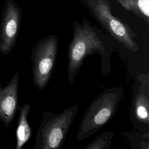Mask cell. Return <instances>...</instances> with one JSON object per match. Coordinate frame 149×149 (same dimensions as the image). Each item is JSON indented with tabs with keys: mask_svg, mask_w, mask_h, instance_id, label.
<instances>
[{
	"mask_svg": "<svg viewBox=\"0 0 149 149\" xmlns=\"http://www.w3.org/2000/svg\"><path fill=\"white\" fill-rule=\"evenodd\" d=\"M123 95V88H108L93 100L79 125L76 140L82 141L104 127L115 115Z\"/></svg>",
	"mask_w": 149,
	"mask_h": 149,
	"instance_id": "2",
	"label": "cell"
},
{
	"mask_svg": "<svg viewBox=\"0 0 149 149\" xmlns=\"http://www.w3.org/2000/svg\"><path fill=\"white\" fill-rule=\"evenodd\" d=\"M113 132L107 131L97 136L83 149H108L112 144Z\"/></svg>",
	"mask_w": 149,
	"mask_h": 149,
	"instance_id": "12",
	"label": "cell"
},
{
	"mask_svg": "<svg viewBox=\"0 0 149 149\" xmlns=\"http://www.w3.org/2000/svg\"><path fill=\"white\" fill-rule=\"evenodd\" d=\"M122 136L127 141L136 140L130 146L132 148H149V133L148 132H122Z\"/></svg>",
	"mask_w": 149,
	"mask_h": 149,
	"instance_id": "11",
	"label": "cell"
},
{
	"mask_svg": "<svg viewBox=\"0 0 149 149\" xmlns=\"http://www.w3.org/2000/svg\"><path fill=\"white\" fill-rule=\"evenodd\" d=\"M58 38L49 35L39 40L31 51V62L34 85L43 90L52 76L58 52Z\"/></svg>",
	"mask_w": 149,
	"mask_h": 149,
	"instance_id": "5",
	"label": "cell"
},
{
	"mask_svg": "<svg viewBox=\"0 0 149 149\" xmlns=\"http://www.w3.org/2000/svg\"><path fill=\"white\" fill-rule=\"evenodd\" d=\"M22 10L15 0H5L0 21V52L8 55L15 47L20 30Z\"/></svg>",
	"mask_w": 149,
	"mask_h": 149,
	"instance_id": "6",
	"label": "cell"
},
{
	"mask_svg": "<svg viewBox=\"0 0 149 149\" xmlns=\"http://www.w3.org/2000/svg\"><path fill=\"white\" fill-rule=\"evenodd\" d=\"M124 9L143 19L149 26V0H116Z\"/></svg>",
	"mask_w": 149,
	"mask_h": 149,
	"instance_id": "10",
	"label": "cell"
},
{
	"mask_svg": "<svg viewBox=\"0 0 149 149\" xmlns=\"http://www.w3.org/2000/svg\"><path fill=\"white\" fill-rule=\"evenodd\" d=\"M113 51L111 40L86 17L81 23L74 20L73 36L68 47V83L73 84L86 58L94 54L101 56V71L107 74L111 70L110 58Z\"/></svg>",
	"mask_w": 149,
	"mask_h": 149,
	"instance_id": "1",
	"label": "cell"
},
{
	"mask_svg": "<svg viewBox=\"0 0 149 149\" xmlns=\"http://www.w3.org/2000/svg\"><path fill=\"white\" fill-rule=\"evenodd\" d=\"M19 72H17L5 87L0 83V121L8 127L19 110Z\"/></svg>",
	"mask_w": 149,
	"mask_h": 149,
	"instance_id": "8",
	"label": "cell"
},
{
	"mask_svg": "<svg viewBox=\"0 0 149 149\" xmlns=\"http://www.w3.org/2000/svg\"><path fill=\"white\" fill-rule=\"evenodd\" d=\"M19 117L16 129L15 149H21L30 140L31 136V129L28 121V116L30 111V105L25 103L19 108Z\"/></svg>",
	"mask_w": 149,
	"mask_h": 149,
	"instance_id": "9",
	"label": "cell"
},
{
	"mask_svg": "<svg viewBox=\"0 0 149 149\" xmlns=\"http://www.w3.org/2000/svg\"><path fill=\"white\" fill-rule=\"evenodd\" d=\"M93 17L115 40L132 52L139 47L136 38L138 35L129 26L113 15L111 3L108 0H83Z\"/></svg>",
	"mask_w": 149,
	"mask_h": 149,
	"instance_id": "4",
	"label": "cell"
},
{
	"mask_svg": "<svg viewBox=\"0 0 149 149\" xmlns=\"http://www.w3.org/2000/svg\"><path fill=\"white\" fill-rule=\"evenodd\" d=\"M78 110L79 106L76 103L59 113L49 111L44 112L33 148H61L65 141Z\"/></svg>",
	"mask_w": 149,
	"mask_h": 149,
	"instance_id": "3",
	"label": "cell"
},
{
	"mask_svg": "<svg viewBox=\"0 0 149 149\" xmlns=\"http://www.w3.org/2000/svg\"><path fill=\"white\" fill-rule=\"evenodd\" d=\"M132 90L130 119L134 127L144 130L149 126V74L143 73L136 76Z\"/></svg>",
	"mask_w": 149,
	"mask_h": 149,
	"instance_id": "7",
	"label": "cell"
}]
</instances>
